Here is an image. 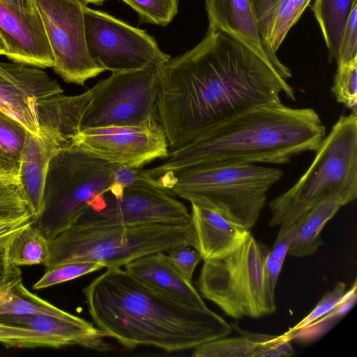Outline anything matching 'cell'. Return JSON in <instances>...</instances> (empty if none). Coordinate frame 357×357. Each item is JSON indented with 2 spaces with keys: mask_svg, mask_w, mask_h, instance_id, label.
<instances>
[{
  "mask_svg": "<svg viewBox=\"0 0 357 357\" xmlns=\"http://www.w3.org/2000/svg\"><path fill=\"white\" fill-rule=\"evenodd\" d=\"M102 268V264L90 261H73L52 266L47 268L43 275L33 284V289L38 290L52 287Z\"/></svg>",
  "mask_w": 357,
  "mask_h": 357,
  "instance_id": "30",
  "label": "cell"
},
{
  "mask_svg": "<svg viewBox=\"0 0 357 357\" xmlns=\"http://www.w3.org/2000/svg\"><path fill=\"white\" fill-rule=\"evenodd\" d=\"M268 252L250 234L230 254L204 260L197 282L202 296L234 319L274 313L275 288L265 269Z\"/></svg>",
  "mask_w": 357,
  "mask_h": 357,
  "instance_id": "8",
  "label": "cell"
},
{
  "mask_svg": "<svg viewBox=\"0 0 357 357\" xmlns=\"http://www.w3.org/2000/svg\"><path fill=\"white\" fill-rule=\"evenodd\" d=\"M167 256L178 271L192 282L195 269L202 258L199 250L189 245L174 246L167 251Z\"/></svg>",
  "mask_w": 357,
  "mask_h": 357,
  "instance_id": "36",
  "label": "cell"
},
{
  "mask_svg": "<svg viewBox=\"0 0 357 357\" xmlns=\"http://www.w3.org/2000/svg\"><path fill=\"white\" fill-rule=\"evenodd\" d=\"M29 66H27V68H26V70L24 75V76L22 77V78L21 79V80L24 77V76L26 75V74L27 73L28 70H29ZM20 80V81H21ZM3 82H12L9 80H8L7 79H6L4 77H3L2 75H0V83H3ZM12 83H17V82H12Z\"/></svg>",
  "mask_w": 357,
  "mask_h": 357,
  "instance_id": "45",
  "label": "cell"
},
{
  "mask_svg": "<svg viewBox=\"0 0 357 357\" xmlns=\"http://www.w3.org/2000/svg\"><path fill=\"white\" fill-rule=\"evenodd\" d=\"M296 228V224H294L287 229L280 228L273 248L269 250V255L282 264H284L289 248L294 238Z\"/></svg>",
  "mask_w": 357,
  "mask_h": 357,
  "instance_id": "39",
  "label": "cell"
},
{
  "mask_svg": "<svg viewBox=\"0 0 357 357\" xmlns=\"http://www.w3.org/2000/svg\"><path fill=\"white\" fill-rule=\"evenodd\" d=\"M86 4L87 3H93L98 6L102 5L107 0H81Z\"/></svg>",
  "mask_w": 357,
  "mask_h": 357,
  "instance_id": "44",
  "label": "cell"
},
{
  "mask_svg": "<svg viewBox=\"0 0 357 357\" xmlns=\"http://www.w3.org/2000/svg\"><path fill=\"white\" fill-rule=\"evenodd\" d=\"M24 314H43L63 319L75 316L32 294L21 282L0 300V316Z\"/></svg>",
  "mask_w": 357,
  "mask_h": 357,
  "instance_id": "27",
  "label": "cell"
},
{
  "mask_svg": "<svg viewBox=\"0 0 357 357\" xmlns=\"http://www.w3.org/2000/svg\"><path fill=\"white\" fill-rule=\"evenodd\" d=\"M0 322L34 331L60 340L63 345H79L98 351H107V334L87 320L75 315L63 319L43 314L3 315Z\"/></svg>",
  "mask_w": 357,
  "mask_h": 357,
  "instance_id": "19",
  "label": "cell"
},
{
  "mask_svg": "<svg viewBox=\"0 0 357 357\" xmlns=\"http://www.w3.org/2000/svg\"><path fill=\"white\" fill-rule=\"evenodd\" d=\"M8 243L0 248V300L13 287L22 282L21 270L8 259Z\"/></svg>",
  "mask_w": 357,
  "mask_h": 357,
  "instance_id": "38",
  "label": "cell"
},
{
  "mask_svg": "<svg viewBox=\"0 0 357 357\" xmlns=\"http://www.w3.org/2000/svg\"><path fill=\"white\" fill-rule=\"evenodd\" d=\"M119 167L73 142L60 149L49 162L43 210L33 224L48 241L69 228L112 188Z\"/></svg>",
  "mask_w": 357,
  "mask_h": 357,
  "instance_id": "7",
  "label": "cell"
},
{
  "mask_svg": "<svg viewBox=\"0 0 357 357\" xmlns=\"http://www.w3.org/2000/svg\"><path fill=\"white\" fill-rule=\"evenodd\" d=\"M27 132L19 121L0 109V149L19 162Z\"/></svg>",
  "mask_w": 357,
  "mask_h": 357,
  "instance_id": "34",
  "label": "cell"
},
{
  "mask_svg": "<svg viewBox=\"0 0 357 357\" xmlns=\"http://www.w3.org/2000/svg\"><path fill=\"white\" fill-rule=\"evenodd\" d=\"M155 119L169 148L192 140L208 126L257 106L296 100L287 80L250 49L209 29L192 50L160 69Z\"/></svg>",
  "mask_w": 357,
  "mask_h": 357,
  "instance_id": "1",
  "label": "cell"
},
{
  "mask_svg": "<svg viewBox=\"0 0 357 357\" xmlns=\"http://www.w3.org/2000/svg\"><path fill=\"white\" fill-rule=\"evenodd\" d=\"M6 74V70L0 65V75H5Z\"/></svg>",
  "mask_w": 357,
  "mask_h": 357,
  "instance_id": "47",
  "label": "cell"
},
{
  "mask_svg": "<svg viewBox=\"0 0 357 357\" xmlns=\"http://www.w3.org/2000/svg\"><path fill=\"white\" fill-rule=\"evenodd\" d=\"M196 247L204 260L225 257L237 249L250 229L211 208L191 204Z\"/></svg>",
  "mask_w": 357,
  "mask_h": 357,
  "instance_id": "18",
  "label": "cell"
},
{
  "mask_svg": "<svg viewBox=\"0 0 357 357\" xmlns=\"http://www.w3.org/2000/svg\"><path fill=\"white\" fill-rule=\"evenodd\" d=\"M357 0H314L312 10L331 55L337 59L341 38Z\"/></svg>",
  "mask_w": 357,
  "mask_h": 357,
  "instance_id": "25",
  "label": "cell"
},
{
  "mask_svg": "<svg viewBox=\"0 0 357 357\" xmlns=\"http://www.w3.org/2000/svg\"><path fill=\"white\" fill-rule=\"evenodd\" d=\"M342 206V198L334 195L307 211L295 223L296 228L287 255L299 257L316 252L324 243L320 237L322 229Z\"/></svg>",
  "mask_w": 357,
  "mask_h": 357,
  "instance_id": "24",
  "label": "cell"
},
{
  "mask_svg": "<svg viewBox=\"0 0 357 357\" xmlns=\"http://www.w3.org/2000/svg\"><path fill=\"white\" fill-rule=\"evenodd\" d=\"M83 292L98 328L128 349L181 351L227 337L233 329L208 307L185 303L121 267L107 268Z\"/></svg>",
  "mask_w": 357,
  "mask_h": 357,
  "instance_id": "2",
  "label": "cell"
},
{
  "mask_svg": "<svg viewBox=\"0 0 357 357\" xmlns=\"http://www.w3.org/2000/svg\"><path fill=\"white\" fill-rule=\"evenodd\" d=\"M73 142L112 163L131 168H142L169 155L165 132L155 116L137 126L82 129Z\"/></svg>",
  "mask_w": 357,
  "mask_h": 357,
  "instance_id": "13",
  "label": "cell"
},
{
  "mask_svg": "<svg viewBox=\"0 0 357 357\" xmlns=\"http://www.w3.org/2000/svg\"><path fill=\"white\" fill-rule=\"evenodd\" d=\"M282 265L283 264L273 258L268 251L265 261V269L268 279L274 288L277 284Z\"/></svg>",
  "mask_w": 357,
  "mask_h": 357,
  "instance_id": "42",
  "label": "cell"
},
{
  "mask_svg": "<svg viewBox=\"0 0 357 357\" xmlns=\"http://www.w3.org/2000/svg\"><path fill=\"white\" fill-rule=\"evenodd\" d=\"M5 2L24 10H33L36 8L34 0H3Z\"/></svg>",
  "mask_w": 357,
  "mask_h": 357,
  "instance_id": "43",
  "label": "cell"
},
{
  "mask_svg": "<svg viewBox=\"0 0 357 357\" xmlns=\"http://www.w3.org/2000/svg\"><path fill=\"white\" fill-rule=\"evenodd\" d=\"M0 343L7 347L61 348L65 347L59 340L40 334L24 327L0 322Z\"/></svg>",
  "mask_w": 357,
  "mask_h": 357,
  "instance_id": "28",
  "label": "cell"
},
{
  "mask_svg": "<svg viewBox=\"0 0 357 357\" xmlns=\"http://www.w3.org/2000/svg\"><path fill=\"white\" fill-rule=\"evenodd\" d=\"M241 335L222 337L193 349L194 357H284L294 354L285 333L268 335L243 330L231 324Z\"/></svg>",
  "mask_w": 357,
  "mask_h": 357,
  "instance_id": "20",
  "label": "cell"
},
{
  "mask_svg": "<svg viewBox=\"0 0 357 357\" xmlns=\"http://www.w3.org/2000/svg\"><path fill=\"white\" fill-rule=\"evenodd\" d=\"M311 0H254L258 29L265 45L276 53L289 31Z\"/></svg>",
  "mask_w": 357,
  "mask_h": 357,
  "instance_id": "23",
  "label": "cell"
},
{
  "mask_svg": "<svg viewBox=\"0 0 357 357\" xmlns=\"http://www.w3.org/2000/svg\"><path fill=\"white\" fill-rule=\"evenodd\" d=\"M53 52V69L65 82L84 86L105 71L88 52L81 0H34ZM87 5V4H86Z\"/></svg>",
  "mask_w": 357,
  "mask_h": 357,
  "instance_id": "11",
  "label": "cell"
},
{
  "mask_svg": "<svg viewBox=\"0 0 357 357\" xmlns=\"http://www.w3.org/2000/svg\"><path fill=\"white\" fill-rule=\"evenodd\" d=\"M32 215L18 180L0 175V220Z\"/></svg>",
  "mask_w": 357,
  "mask_h": 357,
  "instance_id": "32",
  "label": "cell"
},
{
  "mask_svg": "<svg viewBox=\"0 0 357 357\" xmlns=\"http://www.w3.org/2000/svg\"><path fill=\"white\" fill-rule=\"evenodd\" d=\"M0 36L4 56L13 63L39 68H52L53 52L40 15L0 0Z\"/></svg>",
  "mask_w": 357,
  "mask_h": 357,
  "instance_id": "14",
  "label": "cell"
},
{
  "mask_svg": "<svg viewBox=\"0 0 357 357\" xmlns=\"http://www.w3.org/2000/svg\"><path fill=\"white\" fill-rule=\"evenodd\" d=\"M357 298V283L354 280L351 287L347 290L344 299L332 311L315 321L307 327L298 331L289 337L291 340L307 342L314 340L330 328V325L342 318L356 303Z\"/></svg>",
  "mask_w": 357,
  "mask_h": 357,
  "instance_id": "29",
  "label": "cell"
},
{
  "mask_svg": "<svg viewBox=\"0 0 357 357\" xmlns=\"http://www.w3.org/2000/svg\"><path fill=\"white\" fill-rule=\"evenodd\" d=\"M125 270L146 284L190 305L207 307L201 295L174 266L165 252H156L135 259Z\"/></svg>",
  "mask_w": 357,
  "mask_h": 357,
  "instance_id": "21",
  "label": "cell"
},
{
  "mask_svg": "<svg viewBox=\"0 0 357 357\" xmlns=\"http://www.w3.org/2000/svg\"><path fill=\"white\" fill-rule=\"evenodd\" d=\"M91 101V92L73 96L63 93L36 102L38 128L54 131L73 140L81 130V123Z\"/></svg>",
  "mask_w": 357,
  "mask_h": 357,
  "instance_id": "22",
  "label": "cell"
},
{
  "mask_svg": "<svg viewBox=\"0 0 357 357\" xmlns=\"http://www.w3.org/2000/svg\"><path fill=\"white\" fill-rule=\"evenodd\" d=\"M315 152L300 178L269 202L270 226L287 229L334 195L344 205L357 197V113L340 116Z\"/></svg>",
  "mask_w": 357,
  "mask_h": 357,
  "instance_id": "5",
  "label": "cell"
},
{
  "mask_svg": "<svg viewBox=\"0 0 357 357\" xmlns=\"http://www.w3.org/2000/svg\"><path fill=\"white\" fill-rule=\"evenodd\" d=\"M251 2H252L254 0H250Z\"/></svg>",
  "mask_w": 357,
  "mask_h": 357,
  "instance_id": "48",
  "label": "cell"
},
{
  "mask_svg": "<svg viewBox=\"0 0 357 357\" xmlns=\"http://www.w3.org/2000/svg\"><path fill=\"white\" fill-rule=\"evenodd\" d=\"M179 245L196 247L194 227L187 224H132L99 220L74 224L49 241L46 268L90 261L121 267L146 255Z\"/></svg>",
  "mask_w": 357,
  "mask_h": 357,
  "instance_id": "4",
  "label": "cell"
},
{
  "mask_svg": "<svg viewBox=\"0 0 357 357\" xmlns=\"http://www.w3.org/2000/svg\"><path fill=\"white\" fill-rule=\"evenodd\" d=\"M32 215L24 217L0 220V248L6 245L22 228L33 222Z\"/></svg>",
  "mask_w": 357,
  "mask_h": 357,
  "instance_id": "40",
  "label": "cell"
},
{
  "mask_svg": "<svg viewBox=\"0 0 357 357\" xmlns=\"http://www.w3.org/2000/svg\"><path fill=\"white\" fill-rule=\"evenodd\" d=\"M346 295V284L342 282H338L331 291L327 292L322 297L315 307L307 316L285 332V334L289 337L294 333L307 327L327 314L344 299Z\"/></svg>",
  "mask_w": 357,
  "mask_h": 357,
  "instance_id": "35",
  "label": "cell"
},
{
  "mask_svg": "<svg viewBox=\"0 0 357 357\" xmlns=\"http://www.w3.org/2000/svg\"><path fill=\"white\" fill-rule=\"evenodd\" d=\"M73 142L52 131H29L20 158L18 181L29 208L36 219L43 206V190L49 162L54 153Z\"/></svg>",
  "mask_w": 357,
  "mask_h": 357,
  "instance_id": "16",
  "label": "cell"
},
{
  "mask_svg": "<svg viewBox=\"0 0 357 357\" xmlns=\"http://www.w3.org/2000/svg\"><path fill=\"white\" fill-rule=\"evenodd\" d=\"M134 9L139 23L165 26L177 14L178 0H121Z\"/></svg>",
  "mask_w": 357,
  "mask_h": 357,
  "instance_id": "31",
  "label": "cell"
},
{
  "mask_svg": "<svg viewBox=\"0 0 357 357\" xmlns=\"http://www.w3.org/2000/svg\"><path fill=\"white\" fill-rule=\"evenodd\" d=\"M325 136L326 127L314 109L271 102L216 122L188 143L169 150L164 162L144 172L158 178L199 166L283 165L296 155L315 151Z\"/></svg>",
  "mask_w": 357,
  "mask_h": 357,
  "instance_id": "3",
  "label": "cell"
},
{
  "mask_svg": "<svg viewBox=\"0 0 357 357\" xmlns=\"http://www.w3.org/2000/svg\"><path fill=\"white\" fill-rule=\"evenodd\" d=\"M282 176L280 169L251 164L193 167L156 179L174 196L250 229L266 204L268 190Z\"/></svg>",
  "mask_w": 357,
  "mask_h": 357,
  "instance_id": "6",
  "label": "cell"
},
{
  "mask_svg": "<svg viewBox=\"0 0 357 357\" xmlns=\"http://www.w3.org/2000/svg\"><path fill=\"white\" fill-rule=\"evenodd\" d=\"M6 51L5 44L0 36V55H4Z\"/></svg>",
  "mask_w": 357,
  "mask_h": 357,
  "instance_id": "46",
  "label": "cell"
},
{
  "mask_svg": "<svg viewBox=\"0 0 357 357\" xmlns=\"http://www.w3.org/2000/svg\"><path fill=\"white\" fill-rule=\"evenodd\" d=\"M357 59V3L349 15L344 30L337 56V65L347 63Z\"/></svg>",
  "mask_w": 357,
  "mask_h": 357,
  "instance_id": "37",
  "label": "cell"
},
{
  "mask_svg": "<svg viewBox=\"0 0 357 357\" xmlns=\"http://www.w3.org/2000/svg\"><path fill=\"white\" fill-rule=\"evenodd\" d=\"M33 222L17 231L8 245V259L15 266L45 265L48 261L49 241Z\"/></svg>",
  "mask_w": 357,
  "mask_h": 357,
  "instance_id": "26",
  "label": "cell"
},
{
  "mask_svg": "<svg viewBox=\"0 0 357 357\" xmlns=\"http://www.w3.org/2000/svg\"><path fill=\"white\" fill-rule=\"evenodd\" d=\"M63 90L39 68L30 67L19 82L0 83V109L19 121L32 135H38L37 100L63 93Z\"/></svg>",
  "mask_w": 357,
  "mask_h": 357,
  "instance_id": "17",
  "label": "cell"
},
{
  "mask_svg": "<svg viewBox=\"0 0 357 357\" xmlns=\"http://www.w3.org/2000/svg\"><path fill=\"white\" fill-rule=\"evenodd\" d=\"M86 43L89 56L112 72L160 69L170 59L153 36L114 17L83 6Z\"/></svg>",
  "mask_w": 357,
  "mask_h": 357,
  "instance_id": "10",
  "label": "cell"
},
{
  "mask_svg": "<svg viewBox=\"0 0 357 357\" xmlns=\"http://www.w3.org/2000/svg\"><path fill=\"white\" fill-rule=\"evenodd\" d=\"M19 169L20 162L0 149V175L18 180Z\"/></svg>",
  "mask_w": 357,
  "mask_h": 357,
  "instance_id": "41",
  "label": "cell"
},
{
  "mask_svg": "<svg viewBox=\"0 0 357 357\" xmlns=\"http://www.w3.org/2000/svg\"><path fill=\"white\" fill-rule=\"evenodd\" d=\"M205 1L209 29L220 31L245 45L285 79L291 77L290 70L264 43L250 0Z\"/></svg>",
  "mask_w": 357,
  "mask_h": 357,
  "instance_id": "15",
  "label": "cell"
},
{
  "mask_svg": "<svg viewBox=\"0 0 357 357\" xmlns=\"http://www.w3.org/2000/svg\"><path fill=\"white\" fill-rule=\"evenodd\" d=\"M357 59L337 65L331 89L336 100L357 113Z\"/></svg>",
  "mask_w": 357,
  "mask_h": 357,
  "instance_id": "33",
  "label": "cell"
},
{
  "mask_svg": "<svg viewBox=\"0 0 357 357\" xmlns=\"http://www.w3.org/2000/svg\"><path fill=\"white\" fill-rule=\"evenodd\" d=\"M109 190L93 200L74 224L99 220L132 224L191 222L186 206L168 190L149 185L124 187L116 195Z\"/></svg>",
  "mask_w": 357,
  "mask_h": 357,
  "instance_id": "12",
  "label": "cell"
},
{
  "mask_svg": "<svg viewBox=\"0 0 357 357\" xmlns=\"http://www.w3.org/2000/svg\"><path fill=\"white\" fill-rule=\"evenodd\" d=\"M160 89V69L112 72L89 89L81 130L142 123L155 116Z\"/></svg>",
  "mask_w": 357,
  "mask_h": 357,
  "instance_id": "9",
  "label": "cell"
}]
</instances>
